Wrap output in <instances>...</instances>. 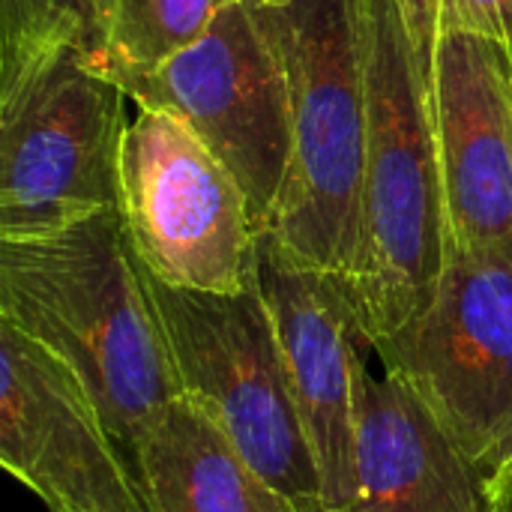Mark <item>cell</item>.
Segmentation results:
<instances>
[{"instance_id": "12", "label": "cell", "mask_w": 512, "mask_h": 512, "mask_svg": "<svg viewBox=\"0 0 512 512\" xmlns=\"http://www.w3.org/2000/svg\"><path fill=\"white\" fill-rule=\"evenodd\" d=\"M300 512H495L489 474L474 465L420 399L363 369L357 390V495L348 507L321 501Z\"/></svg>"}, {"instance_id": "6", "label": "cell", "mask_w": 512, "mask_h": 512, "mask_svg": "<svg viewBox=\"0 0 512 512\" xmlns=\"http://www.w3.org/2000/svg\"><path fill=\"white\" fill-rule=\"evenodd\" d=\"M372 351L474 465H510L512 243L450 252L429 306Z\"/></svg>"}, {"instance_id": "2", "label": "cell", "mask_w": 512, "mask_h": 512, "mask_svg": "<svg viewBox=\"0 0 512 512\" xmlns=\"http://www.w3.org/2000/svg\"><path fill=\"white\" fill-rule=\"evenodd\" d=\"M0 318L75 372L126 456L183 396L117 207L45 237L0 240Z\"/></svg>"}, {"instance_id": "17", "label": "cell", "mask_w": 512, "mask_h": 512, "mask_svg": "<svg viewBox=\"0 0 512 512\" xmlns=\"http://www.w3.org/2000/svg\"><path fill=\"white\" fill-rule=\"evenodd\" d=\"M489 489H492V507L495 512H512V462L489 477Z\"/></svg>"}, {"instance_id": "3", "label": "cell", "mask_w": 512, "mask_h": 512, "mask_svg": "<svg viewBox=\"0 0 512 512\" xmlns=\"http://www.w3.org/2000/svg\"><path fill=\"white\" fill-rule=\"evenodd\" d=\"M126 90L84 51L75 15L0 54V240H30L117 207Z\"/></svg>"}, {"instance_id": "8", "label": "cell", "mask_w": 512, "mask_h": 512, "mask_svg": "<svg viewBox=\"0 0 512 512\" xmlns=\"http://www.w3.org/2000/svg\"><path fill=\"white\" fill-rule=\"evenodd\" d=\"M120 87L129 102L186 120L237 177L258 231L267 228L294 156V105L279 42L258 3H228L192 45Z\"/></svg>"}, {"instance_id": "5", "label": "cell", "mask_w": 512, "mask_h": 512, "mask_svg": "<svg viewBox=\"0 0 512 512\" xmlns=\"http://www.w3.org/2000/svg\"><path fill=\"white\" fill-rule=\"evenodd\" d=\"M141 276L159 315L180 393L291 504L318 501V468L258 285L243 294H207L171 288L144 267Z\"/></svg>"}, {"instance_id": "10", "label": "cell", "mask_w": 512, "mask_h": 512, "mask_svg": "<svg viewBox=\"0 0 512 512\" xmlns=\"http://www.w3.org/2000/svg\"><path fill=\"white\" fill-rule=\"evenodd\" d=\"M258 291L270 309L303 432L318 468L321 504L357 495V390L372 351L339 294L297 264L270 234L258 240Z\"/></svg>"}, {"instance_id": "14", "label": "cell", "mask_w": 512, "mask_h": 512, "mask_svg": "<svg viewBox=\"0 0 512 512\" xmlns=\"http://www.w3.org/2000/svg\"><path fill=\"white\" fill-rule=\"evenodd\" d=\"M228 3L234 0H78L84 51L120 84L192 45Z\"/></svg>"}, {"instance_id": "13", "label": "cell", "mask_w": 512, "mask_h": 512, "mask_svg": "<svg viewBox=\"0 0 512 512\" xmlns=\"http://www.w3.org/2000/svg\"><path fill=\"white\" fill-rule=\"evenodd\" d=\"M129 459L150 512H288L294 507L186 396L156 414Z\"/></svg>"}, {"instance_id": "15", "label": "cell", "mask_w": 512, "mask_h": 512, "mask_svg": "<svg viewBox=\"0 0 512 512\" xmlns=\"http://www.w3.org/2000/svg\"><path fill=\"white\" fill-rule=\"evenodd\" d=\"M432 9L441 30L492 42L507 57L512 75V0H432Z\"/></svg>"}, {"instance_id": "16", "label": "cell", "mask_w": 512, "mask_h": 512, "mask_svg": "<svg viewBox=\"0 0 512 512\" xmlns=\"http://www.w3.org/2000/svg\"><path fill=\"white\" fill-rule=\"evenodd\" d=\"M78 12V0H0V27L3 42L0 54L18 51L51 30L72 21Z\"/></svg>"}, {"instance_id": "11", "label": "cell", "mask_w": 512, "mask_h": 512, "mask_svg": "<svg viewBox=\"0 0 512 512\" xmlns=\"http://www.w3.org/2000/svg\"><path fill=\"white\" fill-rule=\"evenodd\" d=\"M429 84L441 183L456 249L512 243V78L486 39L429 33Z\"/></svg>"}, {"instance_id": "19", "label": "cell", "mask_w": 512, "mask_h": 512, "mask_svg": "<svg viewBox=\"0 0 512 512\" xmlns=\"http://www.w3.org/2000/svg\"><path fill=\"white\" fill-rule=\"evenodd\" d=\"M288 512H300V510H297V507H291V510H288Z\"/></svg>"}, {"instance_id": "1", "label": "cell", "mask_w": 512, "mask_h": 512, "mask_svg": "<svg viewBox=\"0 0 512 512\" xmlns=\"http://www.w3.org/2000/svg\"><path fill=\"white\" fill-rule=\"evenodd\" d=\"M432 21V0H363V195L351 267L333 291L369 348L429 306L453 252L429 84Z\"/></svg>"}, {"instance_id": "9", "label": "cell", "mask_w": 512, "mask_h": 512, "mask_svg": "<svg viewBox=\"0 0 512 512\" xmlns=\"http://www.w3.org/2000/svg\"><path fill=\"white\" fill-rule=\"evenodd\" d=\"M0 462L48 512H150L75 372L0 318Z\"/></svg>"}, {"instance_id": "7", "label": "cell", "mask_w": 512, "mask_h": 512, "mask_svg": "<svg viewBox=\"0 0 512 512\" xmlns=\"http://www.w3.org/2000/svg\"><path fill=\"white\" fill-rule=\"evenodd\" d=\"M117 213L138 264L159 282L207 294L258 285L261 231L249 201L177 114L138 105L120 156Z\"/></svg>"}, {"instance_id": "4", "label": "cell", "mask_w": 512, "mask_h": 512, "mask_svg": "<svg viewBox=\"0 0 512 512\" xmlns=\"http://www.w3.org/2000/svg\"><path fill=\"white\" fill-rule=\"evenodd\" d=\"M294 105V156L261 234L336 288L354 255L366 165L363 0L261 6Z\"/></svg>"}, {"instance_id": "18", "label": "cell", "mask_w": 512, "mask_h": 512, "mask_svg": "<svg viewBox=\"0 0 512 512\" xmlns=\"http://www.w3.org/2000/svg\"><path fill=\"white\" fill-rule=\"evenodd\" d=\"M252 3H258V6H285L288 0H252Z\"/></svg>"}, {"instance_id": "20", "label": "cell", "mask_w": 512, "mask_h": 512, "mask_svg": "<svg viewBox=\"0 0 512 512\" xmlns=\"http://www.w3.org/2000/svg\"><path fill=\"white\" fill-rule=\"evenodd\" d=\"M510 78H512V75H510Z\"/></svg>"}]
</instances>
